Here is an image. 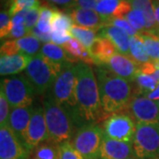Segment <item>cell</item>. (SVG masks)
Segmentation results:
<instances>
[{"instance_id": "cell-1", "label": "cell", "mask_w": 159, "mask_h": 159, "mask_svg": "<svg viewBox=\"0 0 159 159\" xmlns=\"http://www.w3.org/2000/svg\"><path fill=\"white\" fill-rule=\"evenodd\" d=\"M75 74L77 106L74 116L87 124H96L104 118L96 75L89 65L82 62L75 64Z\"/></svg>"}, {"instance_id": "cell-2", "label": "cell", "mask_w": 159, "mask_h": 159, "mask_svg": "<svg viewBox=\"0 0 159 159\" xmlns=\"http://www.w3.org/2000/svg\"><path fill=\"white\" fill-rule=\"evenodd\" d=\"M97 82L103 114L109 116L124 111L133 98L130 82L107 68L97 70Z\"/></svg>"}, {"instance_id": "cell-3", "label": "cell", "mask_w": 159, "mask_h": 159, "mask_svg": "<svg viewBox=\"0 0 159 159\" xmlns=\"http://www.w3.org/2000/svg\"><path fill=\"white\" fill-rule=\"evenodd\" d=\"M43 106L50 137L49 141L57 144L69 141L73 134L72 114H69L67 109L59 104L52 95L44 97Z\"/></svg>"}, {"instance_id": "cell-4", "label": "cell", "mask_w": 159, "mask_h": 159, "mask_svg": "<svg viewBox=\"0 0 159 159\" xmlns=\"http://www.w3.org/2000/svg\"><path fill=\"white\" fill-rule=\"evenodd\" d=\"M63 65L51 61L40 52L31 57L25 76L34 88L35 95H44L51 89L62 71Z\"/></svg>"}, {"instance_id": "cell-5", "label": "cell", "mask_w": 159, "mask_h": 159, "mask_svg": "<svg viewBox=\"0 0 159 159\" xmlns=\"http://www.w3.org/2000/svg\"><path fill=\"white\" fill-rule=\"evenodd\" d=\"M133 146L139 159L159 157V124L137 123Z\"/></svg>"}, {"instance_id": "cell-6", "label": "cell", "mask_w": 159, "mask_h": 159, "mask_svg": "<svg viewBox=\"0 0 159 159\" xmlns=\"http://www.w3.org/2000/svg\"><path fill=\"white\" fill-rule=\"evenodd\" d=\"M76 74L75 64L66 63L63 65L62 71L55 80L52 87V96L59 104L68 106L75 111L77 106L76 96Z\"/></svg>"}, {"instance_id": "cell-7", "label": "cell", "mask_w": 159, "mask_h": 159, "mask_svg": "<svg viewBox=\"0 0 159 159\" xmlns=\"http://www.w3.org/2000/svg\"><path fill=\"white\" fill-rule=\"evenodd\" d=\"M104 132L96 124L82 125L75 134L73 145L84 159H98Z\"/></svg>"}, {"instance_id": "cell-8", "label": "cell", "mask_w": 159, "mask_h": 159, "mask_svg": "<svg viewBox=\"0 0 159 159\" xmlns=\"http://www.w3.org/2000/svg\"><path fill=\"white\" fill-rule=\"evenodd\" d=\"M1 86L11 109L32 105L35 92L25 75L2 80Z\"/></svg>"}, {"instance_id": "cell-9", "label": "cell", "mask_w": 159, "mask_h": 159, "mask_svg": "<svg viewBox=\"0 0 159 159\" xmlns=\"http://www.w3.org/2000/svg\"><path fill=\"white\" fill-rule=\"evenodd\" d=\"M104 135L120 142H133L136 131L134 120L125 111L111 115L103 124Z\"/></svg>"}, {"instance_id": "cell-10", "label": "cell", "mask_w": 159, "mask_h": 159, "mask_svg": "<svg viewBox=\"0 0 159 159\" xmlns=\"http://www.w3.org/2000/svg\"><path fill=\"white\" fill-rule=\"evenodd\" d=\"M142 124H159V103L146 96H134L124 111Z\"/></svg>"}, {"instance_id": "cell-11", "label": "cell", "mask_w": 159, "mask_h": 159, "mask_svg": "<svg viewBox=\"0 0 159 159\" xmlns=\"http://www.w3.org/2000/svg\"><path fill=\"white\" fill-rule=\"evenodd\" d=\"M49 140L50 137L46 125L44 109L42 105H36L24 134V144L30 151L39 146L41 143Z\"/></svg>"}, {"instance_id": "cell-12", "label": "cell", "mask_w": 159, "mask_h": 159, "mask_svg": "<svg viewBox=\"0 0 159 159\" xmlns=\"http://www.w3.org/2000/svg\"><path fill=\"white\" fill-rule=\"evenodd\" d=\"M29 151L8 125L0 128V159H28Z\"/></svg>"}, {"instance_id": "cell-13", "label": "cell", "mask_w": 159, "mask_h": 159, "mask_svg": "<svg viewBox=\"0 0 159 159\" xmlns=\"http://www.w3.org/2000/svg\"><path fill=\"white\" fill-rule=\"evenodd\" d=\"M103 66L129 82L135 81L137 75L141 72L138 63L130 56H125L120 53H117L111 57Z\"/></svg>"}, {"instance_id": "cell-14", "label": "cell", "mask_w": 159, "mask_h": 159, "mask_svg": "<svg viewBox=\"0 0 159 159\" xmlns=\"http://www.w3.org/2000/svg\"><path fill=\"white\" fill-rule=\"evenodd\" d=\"M41 48V41L33 35H27L25 37L16 40L7 41L2 43L0 52L1 56H13L18 54H25L34 57Z\"/></svg>"}, {"instance_id": "cell-15", "label": "cell", "mask_w": 159, "mask_h": 159, "mask_svg": "<svg viewBox=\"0 0 159 159\" xmlns=\"http://www.w3.org/2000/svg\"><path fill=\"white\" fill-rule=\"evenodd\" d=\"M133 142H120L103 136L98 159H126L134 157Z\"/></svg>"}, {"instance_id": "cell-16", "label": "cell", "mask_w": 159, "mask_h": 159, "mask_svg": "<svg viewBox=\"0 0 159 159\" xmlns=\"http://www.w3.org/2000/svg\"><path fill=\"white\" fill-rule=\"evenodd\" d=\"M69 15L71 16L74 25L87 29L99 31L105 26L106 20L101 16L96 10H88L81 8H71Z\"/></svg>"}, {"instance_id": "cell-17", "label": "cell", "mask_w": 159, "mask_h": 159, "mask_svg": "<svg viewBox=\"0 0 159 159\" xmlns=\"http://www.w3.org/2000/svg\"><path fill=\"white\" fill-rule=\"evenodd\" d=\"M33 111H34V107L32 105L29 107L11 109V112L9 116V126L23 144H24V134L28 128Z\"/></svg>"}, {"instance_id": "cell-18", "label": "cell", "mask_w": 159, "mask_h": 159, "mask_svg": "<svg viewBox=\"0 0 159 159\" xmlns=\"http://www.w3.org/2000/svg\"><path fill=\"white\" fill-rule=\"evenodd\" d=\"M98 37H104L113 43L117 51L120 54L130 56L129 41L130 35L125 31L114 26H104L98 31Z\"/></svg>"}, {"instance_id": "cell-19", "label": "cell", "mask_w": 159, "mask_h": 159, "mask_svg": "<svg viewBox=\"0 0 159 159\" xmlns=\"http://www.w3.org/2000/svg\"><path fill=\"white\" fill-rule=\"evenodd\" d=\"M30 56L18 54L13 56H1L0 58V74L2 76L16 74L28 67Z\"/></svg>"}, {"instance_id": "cell-20", "label": "cell", "mask_w": 159, "mask_h": 159, "mask_svg": "<svg viewBox=\"0 0 159 159\" xmlns=\"http://www.w3.org/2000/svg\"><path fill=\"white\" fill-rule=\"evenodd\" d=\"M40 53L51 61L58 64H66V63L76 64L79 61L77 58L72 57L70 54H68L63 47L57 45L53 43H44L40 50Z\"/></svg>"}, {"instance_id": "cell-21", "label": "cell", "mask_w": 159, "mask_h": 159, "mask_svg": "<svg viewBox=\"0 0 159 159\" xmlns=\"http://www.w3.org/2000/svg\"><path fill=\"white\" fill-rule=\"evenodd\" d=\"M62 47L68 54H70L72 57L77 58L78 60H80V62L85 63L89 66L95 64L88 49L76 38L72 37Z\"/></svg>"}, {"instance_id": "cell-22", "label": "cell", "mask_w": 159, "mask_h": 159, "mask_svg": "<svg viewBox=\"0 0 159 159\" xmlns=\"http://www.w3.org/2000/svg\"><path fill=\"white\" fill-rule=\"evenodd\" d=\"M129 52H130V57L140 66L152 61L148 55L147 51L143 44V42L139 34L134 36H130Z\"/></svg>"}, {"instance_id": "cell-23", "label": "cell", "mask_w": 159, "mask_h": 159, "mask_svg": "<svg viewBox=\"0 0 159 159\" xmlns=\"http://www.w3.org/2000/svg\"><path fill=\"white\" fill-rule=\"evenodd\" d=\"M74 21L68 13L60 11L56 9L51 19V32L56 33H70L74 26Z\"/></svg>"}, {"instance_id": "cell-24", "label": "cell", "mask_w": 159, "mask_h": 159, "mask_svg": "<svg viewBox=\"0 0 159 159\" xmlns=\"http://www.w3.org/2000/svg\"><path fill=\"white\" fill-rule=\"evenodd\" d=\"M60 148L59 144L47 141L41 143L39 146L34 148V159H59Z\"/></svg>"}, {"instance_id": "cell-25", "label": "cell", "mask_w": 159, "mask_h": 159, "mask_svg": "<svg viewBox=\"0 0 159 159\" xmlns=\"http://www.w3.org/2000/svg\"><path fill=\"white\" fill-rule=\"evenodd\" d=\"M142 38L144 47L148 55L152 61L159 60V35L157 34L142 32L139 34Z\"/></svg>"}, {"instance_id": "cell-26", "label": "cell", "mask_w": 159, "mask_h": 159, "mask_svg": "<svg viewBox=\"0 0 159 159\" xmlns=\"http://www.w3.org/2000/svg\"><path fill=\"white\" fill-rule=\"evenodd\" d=\"M70 34L72 37H74L89 49L93 43V42L97 38V30L87 29L83 27H80L77 25H74L70 30Z\"/></svg>"}, {"instance_id": "cell-27", "label": "cell", "mask_w": 159, "mask_h": 159, "mask_svg": "<svg viewBox=\"0 0 159 159\" xmlns=\"http://www.w3.org/2000/svg\"><path fill=\"white\" fill-rule=\"evenodd\" d=\"M56 9L48 6H41L40 10L39 20L36 24L35 28L39 30L40 32L44 34H51V19L53 17L54 11Z\"/></svg>"}, {"instance_id": "cell-28", "label": "cell", "mask_w": 159, "mask_h": 159, "mask_svg": "<svg viewBox=\"0 0 159 159\" xmlns=\"http://www.w3.org/2000/svg\"><path fill=\"white\" fill-rule=\"evenodd\" d=\"M135 82L139 87V91H140L139 94H142L144 96L155 90L159 84L152 76L142 74L141 72L137 75Z\"/></svg>"}, {"instance_id": "cell-29", "label": "cell", "mask_w": 159, "mask_h": 159, "mask_svg": "<svg viewBox=\"0 0 159 159\" xmlns=\"http://www.w3.org/2000/svg\"><path fill=\"white\" fill-rule=\"evenodd\" d=\"M121 0H101L96 7V11L106 20L113 18Z\"/></svg>"}, {"instance_id": "cell-30", "label": "cell", "mask_w": 159, "mask_h": 159, "mask_svg": "<svg viewBox=\"0 0 159 159\" xmlns=\"http://www.w3.org/2000/svg\"><path fill=\"white\" fill-rule=\"evenodd\" d=\"M124 19H125L128 22L130 23L131 26L141 34L142 32H145L146 30V20L145 16L142 11L139 10H134L132 9Z\"/></svg>"}, {"instance_id": "cell-31", "label": "cell", "mask_w": 159, "mask_h": 159, "mask_svg": "<svg viewBox=\"0 0 159 159\" xmlns=\"http://www.w3.org/2000/svg\"><path fill=\"white\" fill-rule=\"evenodd\" d=\"M108 25L109 26H114V27H117L119 29L124 30L130 36H134V35L140 34V33L137 31L136 29H134L131 26L130 23L124 18H111V19H108L106 20L105 26H108Z\"/></svg>"}, {"instance_id": "cell-32", "label": "cell", "mask_w": 159, "mask_h": 159, "mask_svg": "<svg viewBox=\"0 0 159 159\" xmlns=\"http://www.w3.org/2000/svg\"><path fill=\"white\" fill-rule=\"evenodd\" d=\"M60 157L59 159H84L81 154L74 148L73 143L66 141L59 144Z\"/></svg>"}, {"instance_id": "cell-33", "label": "cell", "mask_w": 159, "mask_h": 159, "mask_svg": "<svg viewBox=\"0 0 159 159\" xmlns=\"http://www.w3.org/2000/svg\"><path fill=\"white\" fill-rule=\"evenodd\" d=\"M9 106L10 104L7 101L4 88L1 86V89H0V125L1 126L9 125V116H10Z\"/></svg>"}, {"instance_id": "cell-34", "label": "cell", "mask_w": 159, "mask_h": 159, "mask_svg": "<svg viewBox=\"0 0 159 159\" xmlns=\"http://www.w3.org/2000/svg\"><path fill=\"white\" fill-rule=\"evenodd\" d=\"M12 29L11 15L9 11H2L0 13V37L6 38Z\"/></svg>"}, {"instance_id": "cell-35", "label": "cell", "mask_w": 159, "mask_h": 159, "mask_svg": "<svg viewBox=\"0 0 159 159\" xmlns=\"http://www.w3.org/2000/svg\"><path fill=\"white\" fill-rule=\"evenodd\" d=\"M40 10H41V6L26 10L25 11V26L29 30L34 29L38 22L40 17Z\"/></svg>"}, {"instance_id": "cell-36", "label": "cell", "mask_w": 159, "mask_h": 159, "mask_svg": "<svg viewBox=\"0 0 159 159\" xmlns=\"http://www.w3.org/2000/svg\"><path fill=\"white\" fill-rule=\"evenodd\" d=\"M27 35H29V29L25 25H18L13 26L11 29V32L7 35L6 38H14V39H20L25 37Z\"/></svg>"}, {"instance_id": "cell-37", "label": "cell", "mask_w": 159, "mask_h": 159, "mask_svg": "<svg viewBox=\"0 0 159 159\" xmlns=\"http://www.w3.org/2000/svg\"><path fill=\"white\" fill-rule=\"evenodd\" d=\"M100 1L101 0H74L71 8H81V9H88V10H96V7Z\"/></svg>"}, {"instance_id": "cell-38", "label": "cell", "mask_w": 159, "mask_h": 159, "mask_svg": "<svg viewBox=\"0 0 159 159\" xmlns=\"http://www.w3.org/2000/svg\"><path fill=\"white\" fill-rule=\"evenodd\" d=\"M47 3H50L51 5L63 7L65 9H70L74 0H44Z\"/></svg>"}, {"instance_id": "cell-39", "label": "cell", "mask_w": 159, "mask_h": 159, "mask_svg": "<svg viewBox=\"0 0 159 159\" xmlns=\"http://www.w3.org/2000/svg\"><path fill=\"white\" fill-rule=\"evenodd\" d=\"M153 6L155 17H156V20H157V28H158V32L157 34L159 35V0H153Z\"/></svg>"}, {"instance_id": "cell-40", "label": "cell", "mask_w": 159, "mask_h": 159, "mask_svg": "<svg viewBox=\"0 0 159 159\" xmlns=\"http://www.w3.org/2000/svg\"><path fill=\"white\" fill-rule=\"evenodd\" d=\"M146 97L153 100V101H158L159 100V84L158 86L157 87V89L153 90L152 92L148 93V95H146Z\"/></svg>"}, {"instance_id": "cell-41", "label": "cell", "mask_w": 159, "mask_h": 159, "mask_svg": "<svg viewBox=\"0 0 159 159\" xmlns=\"http://www.w3.org/2000/svg\"><path fill=\"white\" fill-rule=\"evenodd\" d=\"M126 159H139L138 157H136L135 156H134V157H128V158Z\"/></svg>"}, {"instance_id": "cell-42", "label": "cell", "mask_w": 159, "mask_h": 159, "mask_svg": "<svg viewBox=\"0 0 159 159\" xmlns=\"http://www.w3.org/2000/svg\"><path fill=\"white\" fill-rule=\"evenodd\" d=\"M155 62H156V64H157V66H159V60L158 61H155Z\"/></svg>"}, {"instance_id": "cell-43", "label": "cell", "mask_w": 159, "mask_h": 159, "mask_svg": "<svg viewBox=\"0 0 159 159\" xmlns=\"http://www.w3.org/2000/svg\"><path fill=\"white\" fill-rule=\"evenodd\" d=\"M151 159H159V157H155V158H151Z\"/></svg>"}, {"instance_id": "cell-44", "label": "cell", "mask_w": 159, "mask_h": 159, "mask_svg": "<svg viewBox=\"0 0 159 159\" xmlns=\"http://www.w3.org/2000/svg\"><path fill=\"white\" fill-rule=\"evenodd\" d=\"M157 102H158V103H159V100H158V101H157Z\"/></svg>"}, {"instance_id": "cell-45", "label": "cell", "mask_w": 159, "mask_h": 159, "mask_svg": "<svg viewBox=\"0 0 159 159\" xmlns=\"http://www.w3.org/2000/svg\"><path fill=\"white\" fill-rule=\"evenodd\" d=\"M32 159H34V158H32Z\"/></svg>"}]
</instances>
